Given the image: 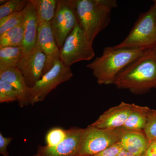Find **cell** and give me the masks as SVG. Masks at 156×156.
<instances>
[{
  "instance_id": "cell-4",
  "label": "cell",
  "mask_w": 156,
  "mask_h": 156,
  "mask_svg": "<svg viewBox=\"0 0 156 156\" xmlns=\"http://www.w3.org/2000/svg\"><path fill=\"white\" fill-rule=\"evenodd\" d=\"M156 44V9L154 5L142 13L126 39L115 48L152 49Z\"/></svg>"
},
{
  "instance_id": "cell-32",
  "label": "cell",
  "mask_w": 156,
  "mask_h": 156,
  "mask_svg": "<svg viewBox=\"0 0 156 156\" xmlns=\"http://www.w3.org/2000/svg\"></svg>"
},
{
  "instance_id": "cell-20",
  "label": "cell",
  "mask_w": 156,
  "mask_h": 156,
  "mask_svg": "<svg viewBox=\"0 0 156 156\" xmlns=\"http://www.w3.org/2000/svg\"><path fill=\"white\" fill-rule=\"evenodd\" d=\"M28 0H9L0 6V19L8 15L22 12L26 6Z\"/></svg>"
},
{
  "instance_id": "cell-28",
  "label": "cell",
  "mask_w": 156,
  "mask_h": 156,
  "mask_svg": "<svg viewBox=\"0 0 156 156\" xmlns=\"http://www.w3.org/2000/svg\"><path fill=\"white\" fill-rule=\"evenodd\" d=\"M117 156H134L133 154H131L130 152L126 150L125 149L123 148Z\"/></svg>"
},
{
  "instance_id": "cell-6",
  "label": "cell",
  "mask_w": 156,
  "mask_h": 156,
  "mask_svg": "<svg viewBox=\"0 0 156 156\" xmlns=\"http://www.w3.org/2000/svg\"><path fill=\"white\" fill-rule=\"evenodd\" d=\"M119 128L100 129L91 125L84 128L78 156H92L119 142Z\"/></svg>"
},
{
  "instance_id": "cell-29",
  "label": "cell",
  "mask_w": 156,
  "mask_h": 156,
  "mask_svg": "<svg viewBox=\"0 0 156 156\" xmlns=\"http://www.w3.org/2000/svg\"><path fill=\"white\" fill-rule=\"evenodd\" d=\"M152 49L153 50H154V52L156 54V44L155 45V46L154 47V48H152Z\"/></svg>"
},
{
  "instance_id": "cell-1",
  "label": "cell",
  "mask_w": 156,
  "mask_h": 156,
  "mask_svg": "<svg viewBox=\"0 0 156 156\" xmlns=\"http://www.w3.org/2000/svg\"><path fill=\"white\" fill-rule=\"evenodd\" d=\"M114 84L119 89L138 95L156 88V54L153 49L145 50L123 70Z\"/></svg>"
},
{
  "instance_id": "cell-22",
  "label": "cell",
  "mask_w": 156,
  "mask_h": 156,
  "mask_svg": "<svg viewBox=\"0 0 156 156\" xmlns=\"http://www.w3.org/2000/svg\"><path fill=\"white\" fill-rule=\"evenodd\" d=\"M23 20L22 12L13 13L0 19V35L17 26Z\"/></svg>"
},
{
  "instance_id": "cell-16",
  "label": "cell",
  "mask_w": 156,
  "mask_h": 156,
  "mask_svg": "<svg viewBox=\"0 0 156 156\" xmlns=\"http://www.w3.org/2000/svg\"><path fill=\"white\" fill-rule=\"evenodd\" d=\"M151 109L148 107L135 105L133 111L122 128L133 131H144Z\"/></svg>"
},
{
  "instance_id": "cell-17",
  "label": "cell",
  "mask_w": 156,
  "mask_h": 156,
  "mask_svg": "<svg viewBox=\"0 0 156 156\" xmlns=\"http://www.w3.org/2000/svg\"><path fill=\"white\" fill-rule=\"evenodd\" d=\"M23 54L21 46L0 48V69L17 68Z\"/></svg>"
},
{
  "instance_id": "cell-3",
  "label": "cell",
  "mask_w": 156,
  "mask_h": 156,
  "mask_svg": "<svg viewBox=\"0 0 156 156\" xmlns=\"http://www.w3.org/2000/svg\"><path fill=\"white\" fill-rule=\"evenodd\" d=\"M117 5L115 0H76L78 22L90 43L108 25L112 10Z\"/></svg>"
},
{
  "instance_id": "cell-18",
  "label": "cell",
  "mask_w": 156,
  "mask_h": 156,
  "mask_svg": "<svg viewBox=\"0 0 156 156\" xmlns=\"http://www.w3.org/2000/svg\"><path fill=\"white\" fill-rule=\"evenodd\" d=\"M36 11L38 24L51 22L55 16L56 0H31Z\"/></svg>"
},
{
  "instance_id": "cell-26",
  "label": "cell",
  "mask_w": 156,
  "mask_h": 156,
  "mask_svg": "<svg viewBox=\"0 0 156 156\" xmlns=\"http://www.w3.org/2000/svg\"><path fill=\"white\" fill-rule=\"evenodd\" d=\"M13 137H6L0 133V153L4 156H10L8 151V146L10 144Z\"/></svg>"
},
{
  "instance_id": "cell-12",
  "label": "cell",
  "mask_w": 156,
  "mask_h": 156,
  "mask_svg": "<svg viewBox=\"0 0 156 156\" xmlns=\"http://www.w3.org/2000/svg\"><path fill=\"white\" fill-rule=\"evenodd\" d=\"M135 104L122 102L104 112L94 122L91 124L100 129H116L122 127Z\"/></svg>"
},
{
  "instance_id": "cell-19",
  "label": "cell",
  "mask_w": 156,
  "mask_h": 156,
  "mask_svg": "<svg viewBox=\"0 0 156 156\" xmlns=\"http://www.w3.org/2000/svg\"><path fill=\"white\" fill-rule=\"evenodd\" d=\"M24 34L23 20L17 26L0 35V48L22 46Z\"/></svg>"
},
{
  "instance_id": "cell-11",
  "label": "cell",
  "mask_w": 156,
  "mask_h": 156,
  "mask_svg": "<svg viewBox=\"0 0 156 156\" xmlns=\"http://www.w3.org/2000/svg\"><path fill=\"white\" fill-rule=\"evenodd\" d=\"M84 128L72 127L67 130L65 139L53 147L40 146L37 154L41 156H77Z\"/></svg>"
},
{
  "instance_id": "cell-10",
  "label": "cell",
  "mask_w": 156,
  "mask_h": 156,
  "mask_svg": "<svg viewBox=\"0 0 156 156\" xmlns=\"http://www.w3.org/2000/svg\"><path fill=\"white\" fill-rule=\"evenodd\" d=\"M36 46L44 53L47 57L43 76L52 69L55 62L60 61V50L56 44L50 23L39 24Z\"/></svg>"
},
{
  "instance_id": "cell-30",
  "label": "cell",
  "mask_w": 156,
  "mask_h": 156,
  "mask_svg": "<svg viewBox=\"0 0 156 156\" xmlns=\"http://www.w3.org/2000/svg\"><path fill=\"white\" fill-rule=\"evenodd\" d=\"M154 6H155V8H156V0H155V1H154Z\"/></svg>"
},
{
  "instance_id": "cell-25",
  "label": "cell",
  "mask_w": 156,
  "mask_h": 156,
  "mask_svg": "<svg viewBox=\"0 0 156 156\" xmlns=\"http://www.w3.org/2000/svg\"><path fill=\"white\" fill-rule=\"evenodd\" d=\"M123 149L122 144L119 142L92 156H117Z\"/></svg>"
},
{
  "instance_id": "cell-23",
  "label": "cell",
  "mask_w": 156,
  "mask_h": 156,
  "mask_svg": "<svg viewBox=\"0 0 156 156\" xmlns=\"http://www.w3.org/2000/svg\"><path fill=\"white\" fill-rule=\"evenodd\" d=\"M67 135V130L58 127L52 128L46 135V146L53 147L58 145L65 139Z\"/></svg>"
},
{
  "instance_id": "cell-21",
  "label": "cell",
  "mask_w": 156,
  "mask_h": 156,
  "mask_svg": "<svg viewBox=\"0 0 156 156\" xmlns=\"http://www.w3.org/2000/svg\"><path fill=\"white\" fill-rule=\"evenodd\" d=\"M19 95L16 89L9 83L0 80V103L19 101Z\"/></svg>"
},
{
  "instance_id": "cell-31",
  "label": "cell",
  "mask_w": 156,
  "mask_h": 156,
  "mask_svg": "<svg viewBox=\"0 0 156 156\" xmlns=\"http://www.w3.org/2000/svg\"><path fill=\"white\" fill-rule=\"evenodd\" d=\"M33 156H41V155H39L38 154H36L34 155Z\"/></svg>"
},
{
  "instance_id": "cell-9",
  "label": "cell",
  "mask_w": 156,
  "mask_h": 156,
  "mask_svg": "<svg viewBox=\"0 0 156 156\" xmlns=\"http://www.w3.org/2000/svg\"><path fill=\"white\" fill-rule=\"evenodd\" d=\"M47 57L37 46L23 54L17 68L22 74L27 85L32 88L42 78Z\"/></svg>"
},
{
  "instance_id": "cell-14",
  "label": "cell",
  "mask_w": 156,
  "mask_h": 156,
  "mask_svg": "<svg viewBox=\"0 0 156 156\" xmlns=\"http://www.w3.org/2000/svg\"><path fill=\"white\" fill-rule=\"evenodd\" d=\"M119 141L123 148L134 156H143L149 144L144 131L127 130L119 128Z\"/></svg>"
},
{
  "instance_id": "cell-13",
  "label": "cell",
  "mask_w": 156,
  "mask_h": 156,
  "mask_svg": "<svg viewBox=\"0 0 156 156\" xmlns=\"http://www.w3.org/2000/svg\"><path fill=\"white\" fill-rule=\"evenodd\" d=\"M22 12L24 16V34L21 47L24 54L35 47L39 24L36 11L31 0H28Z\"/></svg>"
},
{
  "instance_id": "cell-2",
  "label": "cell",
  "mask_w": 156,
  "mask_h": 156,
  "mask_svg": "<svg viewBox=\"0 0 156 156\" xmlns=\"http://www.w3.org/2000/svg\"><path fill=\"white\" fill-rule=\"evenodd\" d=\"M145 50L139 48L106 47L102 55L96 57L87 67L92 70L98 84H114L119 74L141 56Z\"/></svg>"
},
{
  "instance_id": "cell-7",
  "label": "cell",
  "mask_w": 156,
  "mask_h": 156,
  "mask_svg": "<svg viewBox=\"0 0 156 156\" xmlns=\"http://www.w3.org/2000/svg\"><path fill=\"white\" fill-rule=\"evenodd\" d=\"M73 76L70 68L66 67L61 61L56 62L52 69L30 88V104L33 105L44 100L52 90L59 84L69 80Z\"/></svg>"
},
{
  "instance_id": "cell-15",
  "label": "cell",
  "mask_w": 156,
  "mask_h": 156,
  "mask_svg": "<svg viewBox=\"0 0 156 156\" xmlns=\"http://www.w3.org/2000/svg\"><path fill=\"white\" fill-rule=\"evenodd\" d=\"M0 80L9 83L18 92L19 106L23 107L29 104L30 88L26 83L21 73L17 68H8L0 69Z\"/></svg>"
},
{
  "instance_id": "cell-5",
  "label": "cell",
  "mask_w": 156,
  "mask_h": 156,
  "mask_svg": "<svg viewBox=\"0 0 156 156\" xmlns=\"http://www.w3.org/2000/svg\"><path fill=\"white\" fill-rule=\"evenodd\" d=\"M60 54V61L67 67L79 62L91 60L95 56L92 44L79 22L66 39Z\"/></svg>"
},
{
  "instance_id": "cell-27",
  "label": "cell",
  "mask_w": 156,
  "mask_h": 156,
  "mask_svg": "<svg viewBox=\"0 0 156 156\" xmlns=\"http://www.w3.org/2000/svg\"><path fill=\"white\" fill-rule=\"evenodd\" d=\"M143 156H156V140L150 142L145 153Z\"/></svg>"
},
{
  "instance_id": "cell-8",
  "label": "cell",
  "mask_w": 156,
  "mask_h": 156,
  "mask_svg": "<svg viewBox=\"0 0 156 156\" xmlns=\"http://www.w3.org/2000/svg\"><path fill=\"white\" fill-rule=\"evenodd\" d=\"M78 23L76 0H57L55 16L50 23L59 50Z\"/></svg>"
},
{
  "instance_id": "cell-24",
  "label": "cell",
  "mask_w": 156,
  "mask_h": 156,
  "mask_svg": "<svg viewBox=\"0 0 156 156\" xmlns=\"http://www.w3.org/2000/svg\"><path fill=\"white\" fill-rule=\"evenodd\" d=\"M144 131L150 142L156 140V109H151Z\"/></svg>"
}]
</instances>
